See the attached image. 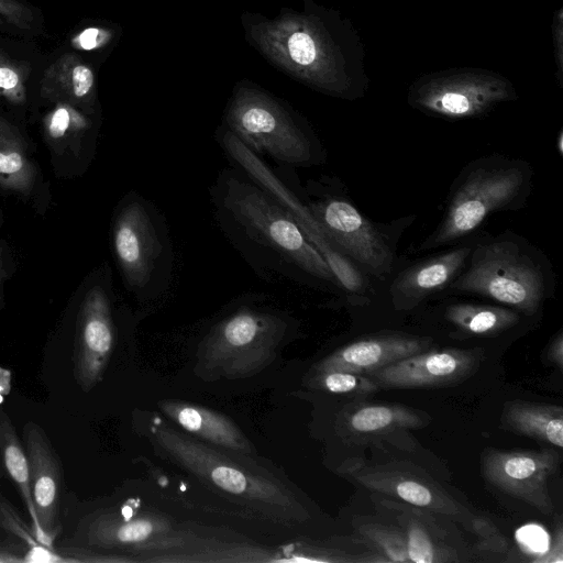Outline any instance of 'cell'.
<instances>
[{"label": "cell", "instance_id": "1", "mask_svg": "<svg viewBox=\"0 0 563 563\" xmlns=\"http://www.w3.org/2000/svg\"><path fill=\"white\" fill-rule=\"evenodd\" d=\"M275 18L244 13L245 37L267 60L306 86L353 101L369 88L362 37L338 10L305 0Z\"/></svg>", "mask_w": 563, "mask_h": 563}, {"label": "cell", "instance_id": "2", "mask_svg": "<svg viewBox=\"0 0 563 563\" xmlns=\"http://www.w3.org/2000/svg\"><path fill=\"white\" fill-rule=\"evenodd\" d=\"M155 444L200 482L251 509L284 521H303L308 512L295 494L274 476L239 461L234 452L195 440L162 419L151 420Z\"/></svg>", "mask_w": 563, "mask_h": 563}, {"label": "cell", "instance_id": "3", "mask_svg": "<svg viewBox=\"0 0 563 563\" xmlns=\"http://www.w3.org/2000/svg\"><path fill=\"white\" fill-rule=\"evenodd\" d=\"M553 287L545 256L523 238L505 232L474 241L465 268L448 290L490 299L532 317Z\"/></svg>", "mask_w": 563, "mask_h": 563}, {"label": "cell", "instance_id": "4", "mask_svg": "<svg viewBox=\"0 0 563 563\" xmlns=\"http://www.w3.org/2000/svg\"><path fill=\"white\" fill-rule=\"evenodd\" d=\"M532 169L523 159L489 155L465 166L451 186L442 219L418 251L464 242L495 212L523 206Z\"/></svg>", "mask_w": 563, "mask_h": 563}, {"label": "cell", "instance_id": "5", "mask_svg": "<svg viewBox=\"0 0 563 563\" xmlns=\"http://www.w3.org/2000/svg\"><path fill=\"white\" fill-rule=\"evenodd\" d=\"M288 328L284 314L240 303L220 317L202 339L201 366L227 378L253 375L276 354Z\"/></svg>", "mask_w": 563, "mask_h": 563}, {"label": "cell", "instance_id": "6", "mask_svg": "<svg viewBox=\"0 0 563 563\" xmlns=\"http://www.w3.org/2000/svg\"><path fill=\"white\" fill-rule=\"evenodd\" d=\"M222 205L249 234L305 273L341 287L334 274L290 214L256 183L229 177Z\"/></svg>", "mask_w": 563, "mask_h": 563}, {"label": "cell", "instance_id": "7", "mask_svg": "<svg viewBox=\"0 0 563 563\" xmlns=\"http://www.w3.org/2000/svg\"><path fill=\"white\" fill-rule=\"evenodd\" d=\"M225 129L252 152L292 165L313 164L312 137L300 119L283 102L247 81L229 100Z\"/></svg>", "mask_w": 563, "mask_h": 563}, {"label": "cell", "instance_id": "8", "mask_svg": "<svg viewBox=\"0 0 563 563\" xmlns=\"http://www.w3.org/2000/svg\"><path fill=\"white\" fill-rule=\"evenodd\" d=\"M518 98L504 75L484 68H450L424 74L409 87L408 103L445 120L482 118L504 102Z\"/></svg>", "mask_w": 563, "mask_h": 563}, {"label": "cell", "instance_id": "9", "mask_svg": "<svg viewBox=\"0 0 563 563\" xmlns=\"http://www.w3.org/2000/svg\"><path fill=\"white\" fill-rule=\"evenodd\" d=\"M112 242L131 289L141 294L162 289L172 268L170 245L159 214L144 198H132L120 208Z\"/></svg>", "mask_w": 563, "mask_h": 563}, {"label": "cell", "instance_id": "10", "mask_svg": "<svg viewBox=\"0 0 563 563\" xmlns=\"http://www.w3.org/2000/svg\"><path fill=\"white\" fill-rule=\"evenodd\" d=\"M221 143L253 181L290 212L305 236L323 257L341 288L351 296L365 298L371 289L369 278L336 246L310 209L299 201L254 152L227 129L222 133Z\"/></svg>", "mask_w": 563, "mask_h": 563}, {"label": "cell", "instance_id": "11", "mask_svg": "<svg viewBox=\"0 0 563 563\" xmlns=\"http://www.w3.org/2000/svg\"><path fill=\"white\" fill-rule=\"evenodd\" d=\"M310 211L336 246L368 277L391 275L395 252L385 231L347 198L328 196L310 202Z\"/></svg>", "mask_w": 563, "mask_h": 563}, {"label": "cell", "instance_id": "12", "mask_svg": "<svg viewBox=\"0 0 563 563\" xmlns=\"http://www.w3.org/2000/svg\"><path fill=\"white\" fill-rule=\"evenodd\" d=\"M560 454L541 451L489 449L482 457L483 477L494 487L534 507L543 515L553 512L549 479L556 473Z\"/></svg>", "mask_w": 563, "mask_h": 563}, {"label": "cell", "instance_id": "13", "mask_svg": "<svg viewBox=\"0 0 563 563\" xmlns=\"http://www.w3.org/2000/svg\"><path fill=\"white\" fill-rule=\"evenodd\" d=\"M346 473L368 490L442 517L463 522L472 517L467 508L432 477L406 462L354 467Z\"/></svg>", "mask_w": 563, "mask_h": 563}, {"label": "cell", "instance_id": "14", "mask_svg": "<svg viewBox=\"0 0 563 563\" xmlns=\"http://www.w3.org/2000/svg\"><path fill=\"white\" fill-rule=\"evenodd\" d=\"M484 356L481 347L427 350L365 373L380 388H437L470 377Z\"/></svg>", "mask_w": 563, "mask_h": 563}, {"label": "cell", "instance_id": "15", "mask_svg": "<svg viewBox=\"0 0 563 563\" xmlns=\"http://www.w3.org/2000/svg\"><path fill=\"white\" fill-rule=\"evenodd\" d=\"M114 339L109 296L101 286H93L82 300L76 327L74 372L84 390H90L102 378Z\"/></svg>", "mask_w": 563, "mask_h": 563}, {"label": "cell", "instance_id": "16", "mask_svg": "<svg viewBox=\"0 0 563 563\" xmlns=\"http://www.w3.org/2000/svg\"><path fill=\"white\" fill-rule=\"evenodd\" d=\"M170 520L146 512L125 516L103 512L92 518L85 528V540L98 549H120L137 553L165 552L184 543Z\"/></svg>", "mask_w": 563, "mask_h": 563}, {"label": "cell", "instance_id": "17", "mask_svg": "<svg viewBox=\"0 0 563 563\" xmlns=\"http://www.w3.org/2000/svg\"><path fill=\"white\" fill-rule=\"evenodd\" d=\"M22 435L29 460L31 497L36 518L47 545L53 548L60 531L62 465L49 439L38 424L26 422Z\"/></svg>", "mask_w": 563, "mask_h": 563}, {"label": "cell", "instance_id": "18", "mask_svg": "<svg viewBox=\"0 0 563 563\" xmlns=\"http://www.w3.org/2000/svg\"><path fill=\"white\" fill-rule=\"evenodd\" d=\"M474 241L418 261L399 271L388 288L397 311H410L449 289L465 268Z\"/></svg>", "mask_w": 563, "mask_h": 563}, {"label": "cell", "instance_id": "19", "mask_svg": "<svg viewBox=\"0 0 563 563\" xmlns=\"http://www.w3.org/2000/svg\"><path fill=\"white\" fill-rule=\"evenodd\" d=\"M396 512V522L402 531L409 562L456 563L468 561L466 545L454 538L438 520L437 514L399 500H382Z\"/></svg>", "mask_w": 563, "mask_h": 563}, {"label": "cell", "instance_id": "20", "mask_svg": "<svg viewBox=\"0 0 563 563\" xmlns=\"http://www.w3.org/2000/svg\"><path fill=\"white\" fill-rule=\"evenodd\" d=\"M433 339L399 331L372 333L343 345L311 371L342 369L365 374L432 347Z\"/></svg>", "mask_w": 563, "mask_h": 563}, {"label": "cell", "instance_id": "21", "mask_svg": "<svg viewBox=\"0 0 563 563\" xmlns=\"http://www.w3.org/2000/svg\"><path fill=\"white\" fill-rule=\"evenodd\" d=\"M423 412L399 404H361L346 407L340 415V434L356 443L389 440L428 422Z\"/></svg>", "mask_w": 563, "mask_h": 563}, {"label": "cell", "instance_id": "22", "mask_svg": "<svg viewBox=\"0 0 563 563\" xmlns=\"http://www.w3.org/2000/svg\"><path fill=\"white\" fill-rule=\"evenodd\" d=\"M161 411L189 434L205 443L234 453H255L252 442L227 416L200 405L165 399L158 402Z\"/></svg>", "mask_w": 563, "mask_h": 563}, {"label": "cell", "instance_id": "23", "mask_svg": "<svg viewBox=\"0 0 563 563\" xmlns=\"http://www.w3.org/2000/svg\"><path fill=\"white\" fill-rule=\"evenodd\" d=\"M521 316L501 305L475 301H453L442 307L443 320L454 332L465 338L497 336L517 325Z\"/></svg>", "mask_w": 563, "mask_h": 563}, {"label": "cell", "instance_id": "24", "mask_svg": "<svg viewBox=\"0 0 563 563\" xmlns=\"http://www.w3.org/2000/svg\"><path fill=\"white\" fill-rule=\"evenodd\" d=\"M500 427L517 434L563 448V409L561 406L526 400L506 402Z\"/></svg>", "mask_w": 563, "mask_h": 563}, {"label": "cell", "instance_id": "25", "mask_svg": "<svg viewBox=\"0 0 563 563\" xmlns=\"http://www.w3.org/2000/svg\"><path fill=\"white\" fill-rule=\"evenodd\" d=\"M8 477L24 501L32 531L42 544L47 545L36 518L31 497L29 460L15 428L0 404V477ZM49 548V547H48Z\"/></svg>", "mask_w": 563, "mask_h": 563}, {"label": "cell", "instance_id": "26", "mask_svg": "<svg viewBox=\"0 0 563 563\" xmlns=\"http://www.w3.org/2000/svg\"><path fill=\"white\" fill-rule=\"evenodd\" d=\"M42 93L74 103H90L95 98V75L76 55H65L46 71Z\"/></svg>", "mask_w": 563, "mask_h": 563}, {"label": "cell", "instance_id": "27", "mask_svg": "<svg viewBox=\"0 0 563 563\" xmlns=\"http://www.w3.org/2000/svg\"><path fill=\"white\" fill-rule=\"evenodd\" d=\"M35 176L25 142L14 126L0 119V185L27 194Z\"/></svg>", "mask_w": 563, "mask_h": 563}, {"label": "cell", "instance_id": "28", "mask_svg": "<svg viewBox=\"0 0 563 563\" xmlns=\"http://www.w3.org/2000/svg\"><path fill=\"white\" fill-rule=\"evenodd\" d=\"M355 540L369 554L367 562L409 563L405 538L398 526L364 522L356 528Z\"/></svg>", "mask_w": 563, "mask_h": 563}, {"label": "cell", "instance_id": "29", "mask_svg": "<svg viewBox=\"0 0 563 563\" xmlns=\"http://www.w3.org/2000/svg\"><path fill=\"white\" fill-rule=\"evenodd\" d=\"M307 385L332 394L364 396L379 389L368 376L342 369L311 371Z\"/></svg>", "mask_w": 563, "mask_h": 563}, {"label": "cell", "instance_id": "30", "mask_svg": "<svg viewBox=\"0 0 563 563\" xmlns=\"http://www.w3.org/2000/svg\"><path fill=\"white\" fill-rule=\"evenodd\" d=\"M0 521L2 526L16 536L27 547L24 561L27 562H76L74 559L63 558L37 541L32 530H27L24 522L14 511V508L0 494Z\"/></svg>", "mask_w": 563, "mask_h": 563}, {"label": "cell", "instance_id": "31", "mask_svg": "<svg viewBox=\"0 0 563 563\" xmlns=\"http://www.w3.org/2000/svg\"><path fill=\"white\" fill-rule=\"evenodd\" d=\"M466 522L470 530L477 536V548L483 552L505 554L508 551L506 538L489 520L482 517H471Z\"/></svg>", "mask_w": 563, "mask_h": 563}, {"label": "cell", "instance_id": "32", "mask_svg": "<svg viewBox=\"0 0 563 563\" xmlns=\"http://www.w3.org/2000/svg\"><path fill=\"white\" fill-rule=\"evenodd\" d=\"M87 120L70 106L60 103L46 120V130L51 137L62 139L71 131L87 126Z\"/></svg>", "mask_w": 563, "mask_h": 563}, {"label": "cell", "instance_id": "33", "mask_svg": "<svg viewBox=\"0 0 563 563\" xmlns=\"http://www.w3.org/2000/svg\"><path fill=\"white\" fill-rule=\"evenodd\" d=\"M113 38V32L108 27L91 26L81 31L73 40L76 48L91 51L108 45Z\"/></svg>", "mask_w": 563, "mask_h": 563}, {"label": "cell", "instance_id": "34", "mask_svg": "<svg viewBox=\"0 0 563 563\" xmlns=\"http://www.w3.org/2000/svg\"><path fill=\"white\" fill-rule=\"evenodd\" d=\"M0 96L13 102H22L25 96L21 76L7 65H0Z\"/></svg>", "mask_w": 563, "mask_h": 563}, {"label": "cell", "instance_id": "35", "mask_svg": "<svg viewBox=\"0 0 563 563\" xmlns=\"http://www.w3.org/2000/svg\"><path fill=\"white\" fill-rule=\"evenodd\" d=\"M0 15L20 29H29L33 14L18 0H0Z\"/></svg>", "mask_w": 563, "mask_h": 563}, {"label": "cell", "instance_id": "36", "mask_svg": "<svg viewBox=\"0 0 563 563\" xmlns=\"http://www.w3.org/2000/svg\"><path fill=\"white\" fill-rule=\"evenodd\" d=\"M552 38L554 48V62L556 65V78L562 87L563 78V9L560 8L553 15Z\"/></svg>", "mask_w": 563, "mask_h": 563}, {"label": "cell", "instance_id": "37", "mask_svg": "<svg viewBox=\"0 0 563 563\" xmlns=\"http://www.w3.org/2000/svg\"><path fill=\"white\" fill-rule=\"evenodd\" d=\"M562 527L559 521L556 532L554 536V542L551 544L549 550L538 558L532 559V562L538 563H562L563 562V540H562Z\"/></svg>", "mask_w": 563, "mask_h": 563}, {"label": "cell", "instance_id": "38", "mask_svg": "<svg viewBox=\"0 0 563 563\" xmlns=\"http://www.w3.org/2000/svg\"><path fill=\"white\" fill-rule=\"evenodd\" d=\"M547 358L560 369L563 368V331L562 329L552 339L548 351Z\"/></svg>", "mask_w": 563, "mask_h": 563}, {"label": "cell", "instance_id": "39", "mask_svg": "<svg viewBox=\"0 0 563 563\" xmlns=\"http://www.w3.org/2000/svg\"><path fill=\"white\" fill-rule=\"evenodd\" d=\"M558 150H559L560 155H562L563 154V134H562V131L560 132L559 137H558Z\"/></svg>", "mask_w": 563, "mask_h": 563}, {"label": "cell", "instance_id": "40", "mask_svg": "<svg viewBox=\"0 0 563 563\" xmlns=\"http://www.w3.org/2000/svg\"><path fill=\"white\" fill-rule=\"evenodd\" d=\"M2 22L1 15H0V23Z\"/></svg>", "mask_w": 563, "mask_h": 563}]
</instances>
